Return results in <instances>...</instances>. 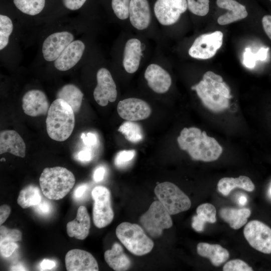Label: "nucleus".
Returning a JSON list of instances; mask_svg holds the SVG:
<instances>
[{
	"label": "nucleus",
	"instance_id": "obj_1",
	"mask_svg": "<svg viewBox=\"0 0 271 271\" xmlns=\"http://www.w3.org/2000/svg\"><path fill=\"white\" fill-rule=\"evenodd\" d=\"M177 142L181 150L186 151L192 159L197 161H214L223 151L215 138L196 127H184L177 138Z\"/></svg>",
	"mask_w": 271,
	"mask_h": 271
},
{
	"label": "nucleus",
	"instance_id": "obj_2",
	"mask_svg": "<svg viewBox=\"0 0 271 271\" xmlns=\"http://www.w3.org/2000/svg\"><path fill=\"white\" fill-rule=\"evenodd\" d=\"M195 90L203 104L213 111H220L229 106V99L232 98L227 85L222 77L212 71H207L203 79L191 87Z\"/></svg>",
	"mask_w": 271,
	"mask_h": 271
},
{
	"label": "nucleus",
	"instance_id": "obj_3",
	"mask_svg": "<svg viewBox=\"0 0 271 271\" xmlns=\"http://www.w3.org/2000/svg\"><path fill=\"white\" fill-rule=\"evenodd\" d=\"M46 130L53 140L63 142L71 136L75 126L74 112L65 101L56 98L50 105L46 119Z\"/></svg>",
	"mask_w": 271,
	"mask_h": 271
},
{
	"label": "nucleus",
	"instance_id": "obj_4",
	"mask_svg": "<svg viewBox=\"0 0 271 271\" xmlns=\"http://www.w3.org/2000/svg\"><path fill=\"white\" fill-rule=\"evenodd\" d=\"M75 182L73 174L61 167L45 168L39 178L43 194L50 200L64 198L73 187Z\"/></svg>",
	"mask_w": 271,
	"mask_h": 271
},
{
	"label": "nucleus",
	"instance_id": "obj_5",
	"mask_svg": "<svg viewBox=\"0 0 271 271\" xmlns=\"http://www.w3.org/2000/svg\"><path fill=\"white\" fill-rule=\"evenodd\" d=\"M115 233L126 248L136 255L146 254L154 247L152 240L138 224L123 222L117 226Z\"/></svg>",
	"mask_w": 271,
	"mask_h": 271
},
{
	"label": "nucleus",
	"instance_id": "obj_6",
	"mask_svg": "<svg viewBox=\"0 0 271 271\" xmlns=\"http://www.w3.org/2000/svg\"><path fill=\"white\" fill-rule=\"evenodd\" d=\"M155 193L170 215L185 211L191 207L189 198L172 183L164 182L158 184Z\"/></svg>",
	"mask_w": 271,
	"mask_h": 271
},
{
	"label": "nucleus",
	"instance_id": "obj_7",
	"mask_svg": "<svg viewBox=\"0 0 271 271\" xmlns=\"http://www.w3.org/2000/svg\"><path fill=\"white\" fill-rule=\"evenodd\" d=\"M139 221L150 236H160L165 229L173 224L170 214L159 201L153 202L148 211L140 218Z\"/></svg>",
	"mask_w": 271,
	"mask_h": 271
},
{
	"label": "nucleus",
	"instance_id": "obj_8",
	"mask_svg": "<svg viewBox=\"0 0 271 271\" xmlns=\"http://www.w3.org/2000/svg\"><path fill=\"white\" fill-rule=\"evenodd\" d=\"M91 195L94 200L93 223L97 228L105 227L112 222L114 217L110 192L105 187L98 186L93 188Z\"/></svg>",
	"mask_w": 271,
	"mask_h": 271
},
{
	"label": "nucleus",
	"instance_id": "obj_9",
	"mask_svg": "<svg viewBox=\"0 0 271 271\" xmlns=\"http://www.w3.org/2000/svg\"><path fill=\"white\" fill-rule=\"evenodd\" d=\"M223 34L220 31L198 36L190 48L189 55L196 59H208L213 57L223 43Z\"/></svg>",
	"mask_w": 271,
	"mask_h": 271
},
{
	"label": "nucleus",
	"instance_id": "obj_10",
	"mask_svg": "<svg viewBox=\"0 0 271 271\" xmlns=\"http://www.w3.org/2000/svg\"><path fill=\"white\" fill-rule=\"evenodd\" d=\"M244 236L255 249L266 254L271 253V228L258 220L249 221L243 229Z\"/></svg>",
	"mask_w": 271,
	"mask_h": 271
},
{
	"label": "nucleus",
	"instance_id": "obj_11",
	"mask_svg": "<svg viewBox=\"0 0 271 271\" xmlns=\"http://www.w3.org/2000/svg\"><path fill=\"white\" fill-rule=\"evenodd\" d=\"M187 8V0H157L154 13L161 24L168 26L176 23Z\"/></svg>",
	"mask_w": 271,
	"mask_h": 271
},
{
	"label": "nucleus",
	"instance_id": "obj_12",
	"mask_svg": "<svg viewBox=\"0 0 271 271\" xmlns=\"http://www.w3.org/2000/svg\"><path fill=\"white\" fill-rule=\"evenodd\" d=\"M96 78L97 84L93 91V97L97 103L105 106L108 102H114L117 93L110 72L105 68H101L97 72Z\"/></svg>",
	"mask_w": 271,
	"mask_h": 271
},
{
	"label": "nucleus",
	"instance_id": "obj_13",
	"mask_svg": "<svg viewBox=\"0 0 271 271\" xmlns=\"http://www.w3.org/2000/svg\"><path fill=\"white\" fill-rule=\"evenodd\" d=\"M117 111L122 119L133 121L147 118L152 112L147 102L137 98H129L120 101L117 104Z\"/></svg>",
	"mask_w": 271,
	"mask_h": 271
},
{
	"label": "nucleus",
	"instance_id": "obj_14",
	"mask_svg": "<svg viewBox=\"0 0 271 271\" xmlns=\"http://www.w3.org/2000/svg\"><path fill=\"white\" fill-rule=\"evenodd\" d=\"M73 39V34L67 31L50 35L42 45V53L45 60L49 62L56 60Z\"/></svg>",
	"mask_w": 271,
	"mask_h": 271
},
{
	"label": "nucleus",
	"instance_id": "obj_15",
	"mask_svg": "<svg viewBox=\"0 0 271 271\" xmlns=\"http://www.w3.org/2000/svg\"><path fill=\"white\" fill-rule=\"evenodd\" d=\"M50 104L45 93L38 89L27 92L22 98V108L24 113L36 117L47 114Z\"/></svg>",
	"mask_w": 271,
	"mask_h": 271
},
{
	"label": "nucleus",
	"instance_id": "obj_16",
	"mask_svg": "<svg viewBox=\"0 0 271 271\" xmlns=\"http://www.w3.org/2000/svg\"><path fill=\"white\" fill-rule=\"evenodd\" d=\"M65 265L68 271H97V262L89 252L73 249L67 252L65 255Z\"/></svg>",
	"mask_w": 271,
	"mask_h": 271
},
{
	"label": "nucleus",
	"instance_id": "obj_17",
	"mask_svg": "<svg viewBox=\"0 0 271 271\" xmlns=\"http://www.w3.org/2000/svg\"><path fill=\"white\" fill-rule=\"evenodd\" d=\"M85 48L82 41L78 40L72 41L54 61L55 67L62 71L70 69L80 60Z\"/></svg>",
	"mask_w": 271,
	"mask_h": 271
},
{
	"label": "nucleus",
	"instance_id": "obj_18",
	"mask_svg": "<svg viewBox=\"0 0 271 271\" xmlns=\"http://www.w3.org/2000/svg\"><path fill=\"white\" fill-rule=\"evenodd\" d=\"M144 76L149 87L156 93H164L171 85L170 74L157 64L149 65L146 69Z\"/></svg>",
	"mask_w": 271,
	"mask_h": 271
},
{
	"label": "nucleus",
	"instance_id": "obj_19",
	"mask_svg": "<svg viewBox=\"0 0 271 271\" xmlns=\"http://www.w3.org/2000/svg\"><path fill=\"white\" fill-rule=\"evenodd\" d=\"M25 143L20 134L14 130H5L0 133V154L9 152L15 156L24 158Z\"/></svg>",
	"mask_w": 271,
	"mask_h": 271
},
{
	"label": "nucleus",
	"instance_id": "obj_20",
	"mask_svg": "<svg viewBox=\"0 0 271 271\" xmlns=\"http://www.w3.org/2000/svg\"><path fill=\"white\" fill-rule=\"evenodd\" d=\"M129 17L131 25L137 29H146L151 22V12L147 0H131Z\"/></svg>",
	"mask_w": 271,
	"mask_h": 271
},
{
	"label": "nucleus",
	"instance_id": "obj_21",
	"mask_svg": "<svg viewBox=\"0 0 271 271\" xmlns=\"http://www.w3.org/2000/svg\"><path fill=\"white\" fill-rule=\"evenodd\" d=\"M90 228V219L84 206H80L77 210L76 218L67 223V233L70 237L83 240L88 236Z\"/></svg>",
	"mask_w": 271,
	"mask_h": 271
},
{
	"label": "nucleus",
	"instance_id": "obj_22",
	"mask_svg": "<svg viewBox=\"0 0 271 271\" xmlns=\"http://www.w3.org/2000/svg\"><path fill=\"white\" fill-rule=\"evenodd\" d=\"M217 6L228 12L219 17L217 23L226 25L244 19L248 16L245 7L235 0H216Z\"/></svg>",
	"mask_w": 271,
	"mask_h": 271
},
{
	"label": "nucleus",
	"instance_id": "obj_23",
	"mask_svg": "<svg viewBox=\"0 0 271 271\" xmlns=\"http://www.w3.org/2000/svg\"><path fill=\"white\" fill-rule=\"evenodd\" d=\"M142 56L141 41L136 38L128 40L124 47L123 58V65L125 71L133 73L139 67Z\"/></svg>",
	"mask_w": 271,
	"mask_h": 271
},
{
	"label": "nucleus",
	"instance_id": "obj_24",
	"mask_svg": "<svg viewBox=\"0 0 271 271\" xmlns=\"http://www.w3.org/2000/svg\"><path fill=\"white\" fill-rule=\"evenodd\" d=\"M199 255L209 259L211 263L218 266L225 262L229 257L228 250L219 244L200 242L197 244Z\"/></svg>",
	"mask_w": 271,
	"mask_h": 271
},
{
	"label": "nucleus",
	"instance_id": "obj_25",
	"mask_svg": "<svg viewBox=\"0 0 271 271\" xmlns=\"http://www.w3.org/2000/svg\"><path fill=\"white\" fill-rule=\"evenodd\" d=\"M104 259L108 265L114 270H127L131 265L130 259L123 252L120 244L115 243L111 248L104 252Z\"/></svg>",
	"mask_w": 271,
	"mask_h": 271
},
{
	"label": "nucleus",
	"instance_id": "obj_26",
	"mask_svg": "<svg viewBox=\"0 0 271 271\" xmlns=\"http://www.w3.org/2000/svg\"><path fill=\"white\" fill-rule=\"evenodd\" d=\"M236 188L252 192L255 186L251 180L246 176H240L235 178L224 177L221 179L217 184L218 190L225 196L228 195L230 192Z\"/></svg>",
	"mask_w": 271,
	"mask_h": 271
},
{
	"label": "nucleus",
	"instance_id": "obj_27",
	"mask_svg": "<svg viewBox=\"0 0 271 271\" xmlns=\"http://www.w3.org/2000/svg\"><path fill=\"white\" fill-rule=\"evenodd\" d=\"M251 214L248 208L237 209L225 207L219 211L221 218L234 229H238L246 224Z\"/></svg>",
	"mask_w": 271,
	"mask_h": 271
},
{
	"label": "nucleus",
	"instance_id": "obj_28",
	"mask_svg": "<svg viewBox=\"0 0 271 271\" xmlns=\"http://www.w3.org/2000/svg\"><path fill=\"white\" fill-rule=\"evenodd\" d=\"M56 97L65 101L70 105L74 113H77L81 108L83 93L75 85L68 84L58 91Z\"/></svg>",
	"mask_w": 271,
	"mask_h": 271
},
{
	"label": "nucleus",
	"instance_id": "obj_29",
	"mask_svg": "<svg viewBox=\"0 0 271 271\" xmlns=\"http://www.w3.org/2000/svg\"><path fill=\"white\" fill-rule=\"evenodd\" d=\"M41 200L39 188L36 186L30 185L20 191L17 202L22 208L25 209L38 205Z\"/></svg>",
	"mask_w": 271,
	"mask_h": 271
},
{
	"label": "nucleus",
	"instance_id": "obj_30",
	"mask_svg": "<svg viewBox=\"0 0 271 271\" xmlns=\"http://www.w3.org/2000/svg\"><path fill=\"white\" fill-rule=\"evenodd\" d=\"M118 130L130 142L138 143L144 138L143 130L141 126L133 121L127 120L120 125Z\"/></svg>",
	"mask_w": 271,
	"mask_h": 271
},
{
	"label": "nucleus",
	"instance_id": "obj_31",
	"mask_svg": "<svg viewBox=\"0 0 271 271\" xmlns=\"http://www.w3.org/2000/svg\"><path fill=\"white\" fill-rule=\"evenodd\" d=\"M13 2L20 11L31 16L41 13L45 5V0H14Z\"/></svg>",
	"mask_w": 271,
	"mask_h": 271
},
{
	"label": "nucleus",
	"instance_id": "obj_32",
	"mask_svg": "<svg viewBox=\"0 0 271 271\" xmlns=\"http://www.w3.org/2000/svg\"><path fill=\"white\" fill-rule=\"evenodd\" d=\"M13 30L11 19L7 16L0 15V50H2L8 44L9 37Z\"/></svg>",
	"mask_w": 271,
	"mask_h": 271
},
{
	"label": "nucleus",
	"instance_id": "obj_33",
	"mask_svg": "<svg viewBox=\"0 0 271 271\" xmlns=\"http://www.w3.org/2000/svg\"><path fill=\"white\" fill-rule=\"evenodd\" d=\"M197 215L204 222L213 223L216 222L215 207L210 203L200 205L196 209Z\"/></svg>",
	"mask_w": 271,
	"mask_h": 271
},
{
	"label": "nucleus",
	"instance_id": "obj_34",
	"mask_svg": "<svg viewBox=\"0 0 271 271\" xmlns=\"http://www.w3.org/2000/svg\"><path fill=\"white\" fill-rule=\"evenodd\" d=\"M187 7L193 14L205 16L209 11V0H187Z\"/></svg>",
	"mask_w": 271,
	"mask_h": 271
},
{
	"label": "nucleus",
	"instance_id": "obj_35",
	"mask_svg": "<svg viewBox=\"0 0 271 271\" xmlns=\"http://www.w3.org/2000/svg\"><path fill=\"white\" fill-rule=\"evenodd\" d=\"M131 0H112L111 7L116 16L120 20L129 17V8Z\"/></svg>",
	"mask_w": 271,
	"mask_h": 271
},
{
	"label": "nucleus",
	"instance_id": "obj_36",
	"mask_svg": "<svg viewBox=\"0 0 271 271\" xmlns=\"http://www.w3.org/2000/svg\"><path fill=\"white\" fill-rule=\"evenodd\" d=\"M136 151L133 150L118 152L114 158V165L118 168L126 166L134 158Z\"/></svg>",
	"mask_w": 271,
	"mask_h": 271
},
{
	"label": "nucleus",
	"instance_id": "obj_37",
	"mask_svg": "<svg viewBox=\"0 0 271 271\" xmlns=\"http://www.w3.org/2000/svg\"><path fill=\"white\" fill-rule=\"evenodd\" d=\"M223 271H252L251 267L244 261L236 259L227 262L223 267Z\"/></svg>",
	"mask_w": 271,
	"mask_h": 271
},
{
	"label": "nucleus",
	"instance_id": "obj_38",
	"mask_svg": "<svg viewBox=\"0 0 271 271\" xmlns=\"http://www.w3.org/2000/svg\"><path fill=\"white\" fill-rule=\"evenodd\" d=\"M21 232L17 229H9L2 225L0 227V240L6 239L15 242L22 240Z\"/></svg>",
	"mask_w": 271,
	"mask_h": 271
},
{
	"label": "nucleus",
	"instance_id": "obj_39",
	"mask_svg": "<svg viewBox=\"0 0 271 271\" xmlns=\"http://www.w3.org/2000/svg\"><path fill=\"white\" fill-rule=\"evenodd\" d=\"M18 247L15 241L6 239L0 240V252L2 256L10 257Z\"/></svg>",
	"mask_w": 271,
	"mask_h": 271
},
{
	"label": "nucleus",
	"instance_id": "obj_40",
	"mask_svg": "<svg viewBox=\"0 0 271 271\" xmlns=\"http://www.w3.org/2000/svg\"><path fill=\"white\" fill-rule=\"evenodd\" d=\"M256 59L255 54H253L250 48L245 49L243 54V64L248 68H253L255 65Z\"/></svg>",
	"mask_w": 271,
	"mask_h": 271
},
{
	"label": "nucleus",
	"instance_id": "obj_41",
	"mask_svg": "<svg viewBox=\"0 0 271 271\" xmlns=\"http://www.w3.org/2000/svg\"><path fill=\"white\" fill-rule=\"evenodd\" d=\"M35 206V210L42 215L49 214L52 210V205L50 202L47 200H41V202Z\"/></svg>",
	"mask_w": 271,
	"mask_h": 271
},
{
	"label": "nucleus",
	"instance_id": "obj_42",
	"mask_svg": "<svg viewBox=\"0 0 271 271\" xmlns=\"http://www.w3.org/2000/svg\"><path fill=\"white\" fill-rule=\"evenodd\" d=\"M86 0H62L64 6L68 9L75 11L79 9Z\"/></svg>",
	"mask_w": 271,
	"mask_h": 271
},
{
	"label": "nucleus",
	"instance_id": "obj_43",
	"mask_svg": "<svg viewBox=\"0 0 271 271\" xmlns=\"http://www.w3.org/2000/svg\"><path fill=\"white\" fill-rule=\"evenodd\" d=\"M84 144L88 146H92L97 143V138L94 133L88 132L86 134L83 133L81 135Z\"/></svg>",
	"mask_w": 271,
	"mask_h": 271
},
{
	"label": "nucleus",
	"instance_id": "obj_44",
	"mask_svg": "<svg viewBox=\"0 0 271 271\" xmlns=\"http://www.w3.org/2000/svg\"><path fill=\"white\" fill-rule=\"evenodd\" d=\"M88 188V187L87 184H82L79 185L74 191V198L77 200L82 198Z\"/></svg>",
	"mask_w": 271,
	"mask_h": 271
},
{
	"label": "nucleus",
	"instance_id": "obj_45",
	"mask_svg": "<svg viewBox=\"0 0 271 271\" xmlns=\"http://www.w3.org/2000/svg\"><path fill=\"white\" fill-rule=\"evenodd\" d=\"M261 22L265 33L271 40V15L263 16Z\"/></svg>",
	"mask_w": 271,
	"mask_h": 271
},
{
	"label": "nucleus",
	"instance_id": "obj_46",
	"mask_svg": "<svg viewBox=\"0 0 271 271\" xmlns=\"http://www.w3.org/2000/svg\"><path fill=\"white\" fill-rule=\"evenodd\" d=\"M77 159L82 162H89L92 159V153L89 149L81 151L78 153Z\"/></svg>",
	"mask_w": 271,
	"mask_h": 271
},
{
	"label": "nucleus",
	"instance_id": "obj_47",
	"mask_svg": "<svg viewBox=\"0 0 271 271\" xmlns=\"http://www.w3.org/2000/svg\"><path fill=\"white\" fill-rule=\"evenodd\" d=\"M205 223V222L201 220L197 215L192 218V227L196 231H202L204 228Z\"/></svg>",
	"mask_w": 271,
	"mask_h": 271
},
{
	"label": "nucleus",
	"instance_id": "obj_48",
	"mask_svg": "<svg viewBox=\"0 0 271 271\" xmlns=\"http://www.w3.org/2000/svg\"><path fill=\"white\" fill-rule=\"evenodd\" d=\"M11 208L8 205H3L0 207V224L2 225L7 219L11 213Z\"/></svg>",
	"mask_w": 271,
	"mask_h": 271
},
{
	"label": "nucleus",
	"instance_id": "obj_49",
	"mask_svg": "<svg viewBox=\"0 0 271 271\" xmlns=\"http://www.w3.org/2000/svg\"><path fill=\"white\" fill-rule=\"evenodd\" d=\"M105 169L102 166L97 167L94 171L93 174V180L95 182L101 181L105 175Z\"/></svg>",
	"mask_w": 271,
	"mask_h": 271
},
{
	"label": "nucleus",
	"instance_id": "obj_50",
	"mask_svg": "<svg viewBox=\"0 0 271 271\" xmlns=\"http://www.w3.org/2000/svg\"><path fill=\"white\" fill-rule=\"evenodd\" d=\"M40 266L41 270H50L55 267L56 262L52 260L45 259L42 261Z\"/></svg>",
	"mask_w": 271,
	"mask_h": 271
},
{
	"label": "nucleus",
	"instance_id": "obj_51",
	"mask_svg": "<svg viewBox=\"0 0 271 271\" xmlns=\"http://www.w3.org/2000/svg\"><path fill=\"white\" fill-rule=\"evenodd\" d=\"M268 48H261L255 54L256 60L264 61L267 57Z\"/></svg>",
	"mask_w": 271,
	"mask_h": 271
},
{
	"label": "nucleus",
	"instance_id": "obj_52",
	"mask_svg": "<svg viewBox=\"0 0 271 271\" xmlns=\"http://www.w3.org/2000/svg\"><path fill=\"white\" fill-rule=\"evenodd\" d=\"M12 270H26V268L20 264L13 265L11 268Z\"/></svg>",
	"mask_w": 271,
	"mask_h": 271
},
{
	"label": "nucleus",
	"instance_id": "obj_53",
	"mask_svg": "<svg viewBox=\"0 0 271 271\" xmlns=\"http://www.w3.org/2000/svg\"><path fill=\"white\" fill-rule=\"evenodd\" d=\"M247 198L245 196H241L238 198V203L240 205H244L247 202Z\"/></svg>",
	"mask_w": 271,
	"mask_h": 271
},
{
	"label": "nucleus",
	"instance_id": "obj_54",
	"mask_svg": "<svg viewBox=\"0 0 271 271\" xmlns=\"http://www.w3.org/2000/svg\"><path fill=\"white\" fill-rule=\"evenodd\" d=\"M269 195H270V196H271V186H270V188H269Z\"/></svg>",
	"mask_w": 271,
	"mask_h": 271
},
{
	"label": "nucleus",
	"instance_id": "obj_55",
	"mask_svg": "<svg viewBox=\"0 0 271 271\" xmlns=\"http://www.w3.org/2000/svg\"><path fill=\"white\" fill-rule=\"evenodd\" d=\"M271 2V0H269Z\"/></svg>",
	"mask_w": 271,
	"mask_h": 271
}]
</instances>
